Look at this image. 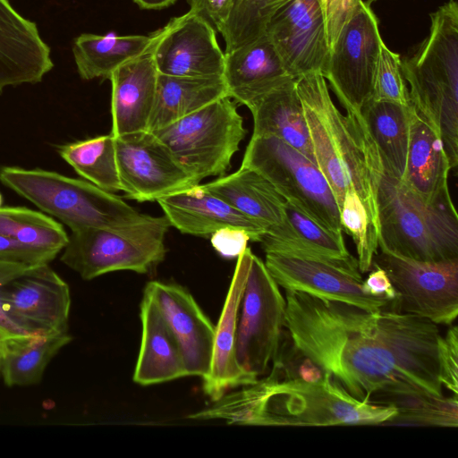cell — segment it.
<instances>
[{"label": "cell", "instance_id": "obj_2", "mask_svg": "<svg viewBox=\"0 0 458 458\" xmlns=\"http://www.w3.org/2000/svg\"><path fill=\"white\" fill-rule=\"evenodd\" d=\"M396 413L393 405L355 399L327 373L310 382L273 363L266 377L189 418L254 426H345L386 425Z\"/></svg>", "mask_w": 458, "mask_h": 458}, {"label": "cell", "instance_id": "obj_28", "mask_svg": "<svg viewBox=\"0 0 458 458\" xmlns=\"http://www.w3.org/2000/svg\"><path fill=\"white\" fill-rule=\"evenodd\" d=\"M201 186L246 216L260 224L266 233L287 221L286 201L257 172L241 166Z\"/></svg>", "mask_w": 458, "mask_h": 458}, {"label": "cell", "instance_id": "obj_46", "mask_svg": "<svg viewBox=\"0 0 458 458\" xmlns=\"http://www.w3.org/2000/svg\"><path fill=\"white\" fill-rule=\"evenodd\" d=\"M140 8L159 10L174 4L177 0H133Z\"/></svg>", "mask_w": 458, "mask_h": 458}, {"label": "cell", "instance_id": "obj_37", "mask_svg": "<svg viewBox=\"0 0 458 458\" xmlns=\"http://www.w3.org/2000/svg\"><path fill=\"white\" fill-rule=\"evenodd\" d=\"M339 215L343 231L354 242L360 272H369L372 269L373 258L378 250V237L361 199L353 190L345 192Z\"/></svg>", "mask_w": 458, "mask_h": 458}, {"label": "cell", "instance_id": "obj_8", "mask_svg": "<svg viewBox=\"0 0 458 458\" xmlns=\"http://www.w3.org/2000/svg\"><path fill=\"white\" fill-rule=\"evenodd\" d=\"M165 216H151L125 228H84L72 232L60 260L84 280L129 270L148 273L165 259Z\"/></svg>", "mask_w": 458, "mask_h": 458}, {"label": "cell", "instance_id": "obj_29", "mask_svg": "<svg viewBox=\"0 0 458 458\" xmlns=\"http://www.w3.org/2000/svg\"><path fill=\"white\" fill-rule=\"evenodd\" d=\"M228 97L223 77H177L158 73L147 131H154Z\"/></svg>", "mask_w": 458, "mask_h": 458}, {"label": "cell", "instance_id": "obj_36", "mask_svg": "<svg viewBox=\"0 0 458 458\" xmlns=\"http://www.w3.org/2000/svg\"><path fill=\"white\" fill-rule=\"evenodd\" d=\"M290 0H233L230 16L221 35L225 52L248 44L265 34L273 14Z\"/></svg>", "mask_w": 458, "mask_h": 458}, {"label": "cell", "instance_id": "obj_17", "mask_svg": "<svg viewBox=\"0 0 458 458\" xmlns=\"http://www.w3.org/2000/svg\"><path fill=\"white\" fill-rule=\"evenodd\" d=\"M265 265L284 290L300 291L371 310L388 308L392 301L384 296L365 293L360 281L324 262L266 253Z\"/></svg>", "mask_w": 458, "mask_h": 458}, {"label": "cell", "instance_id": "obj_39", "mask_svg": "<svg viewBox=\"0 0 458 458\" xmlns=\"http://www.w3.org/2000/svg\"><path fill=\"white\" fill-rule=\"evenodd\" d=\"M439 377L445 388L458 394V329L454 325L438 343Z\"/></svg>", "mask_w": 458, "mask_h": 458}, {"label": "cell", "instance_id": "obj_15", "mask_svg": "<svg viewBox=\"0 0 458 458\" xmlns=\"http://www.w3.org/2000/svg\"><path fill=\"white\" fill-rule=\"evenodd\" d=\"M149 52L160 74L177 77H223L225 53L216 31L191 11L172 18L151 33Z\"/></svg>", "mask_w": 458, "mask_h": 458}, {"label": "cell", "instance_id": "obj_12", "mask_svg": "<svg viewBox=\"0 0 458 458\" xmlns=\"http://www.w3.org/2000/svg\"><path fill=\"white\" fill-rule=\"evenodd\" d=\"M382 42L378 21L361 0L342 27L323 73L345 110H361L370 98Z\"/></svg>", "mask_w": 458, "mask_h": 458}, {"label": "cell", "instance_id": "obj_10", "mask_svg": "<svg viewBox=\"0 0 458 458\" xmlns=\"http://www.w3.org/2000/svg\"><path fill=\"white\" fill-rule=\"evenodd\" d=\"M373 265L387 274L396 297L388 309L451 326L458 315V258L426 261L377 250ZM373 267V266H372Z\"/></svg>", "mask_w": 458, "mask_h": 458}, {"label": "cell", "instance_id": "obj_22", "mask_svg": "<svg viewBox=\"0 0 458 458\" xmlns=\"http://www.w3.org/2000/svg\"><path fill=\"white\" fill-rule=\"evenodd\" d=\"M157 201L170 225L182 233L210 238L221 228L233 227L247 231L251 241L257 242L266 233L260 224L208 192L199 183Z\"/></svg>", "mask_w": 458, "mask_h": 458}, {"label": "cell", "instance_id": "obj_45", "mask_svg": "<svg viewBox=\"0 0 458 458\" xmlns=\"http://www.w3.org/2000/svg\"><path fill=\"white\" fill-rule=\"evenodd\" d=\"M368 277L361 282L365 293L372 296H384L393 301L396 297L395 290L386 271L378 266L373 265Z\"/></svg>", "mask_w": 458, "mask_h": 458}, {"label": "cell", "instance_id": "obj_14", "mask_svg": "<svg viewBox=\"0 0 458 458\" xmlns=\"http://www.w3.org/2000/svg\"><path fill=\"white\" fill-rule=\"evenodd\" d=\"M1 298L5 313L28 334L68 332L70 288L49 264L30 267L4 286Z\"/></svg>", "mask_w": 458, "mask_h": 458}, {"label": "cell", "instance_id": "obj_5", "mask_svg": "<svg viewBox=\"0 0 458 458\" xmlns=\"http://www.w3.org/2000/svg\"><path fill=\"white\" fill-rule=\"evenodd\" d=\"M378 249L419 260L458 258L454 205L428 203L384 171L377 191Z\"/></svg>", "mask_w": 458, "mask_h": 458}, {"label": "cell", "instance_id": "obj_44", "mask_svg": "<svg viewBox=\"0 0 458 458\" xmlns=\"http://www.w3.org/2000/svg\"><path fill=\"white\" fill-rule=\"evenodd\" d=\"M0 259L28 266H38L49 264L54 258L0 233Z\"/></svg>", "mask_w": 458, "mask_h": 458}, {"label": "cell", "instance_id": "obj_18", "mask_svg": "<svg viewBox=\"0 0 458 458\" xmlns=\"http://www.w3.org/2000/svg\"><path fill=\"white\" fill-rule=\"evenodd\" d=\"M144 293L157 305L175 335L187 376L203 378L210 367L215 326L192 295L179 284L151 281Z\"/></svg>", "mask_w": 458, "mask_h": 458}, {"label": "cell", "instance_id": "obj_9", "mask_svg": "<svg viewBox=\"0 0 458 458\" xmlns=\"http://www.w3.org/2000/svg\"><path fill=\"white\" fill-rule=\"evenodd\" d=\"M151 132L200 182L229 169L247 131L236 106L225 97Z\"/></svg>", "mask_w": 458, "mask_h": 458}, {"label": "cell", "instance_id": "obj_40", "mask_svg": "<svg viewBox=\"0 0 458 458\" xmlns=\"http://www.w3.org/2000/svg\"><path fill=\"white\" fill-rule=\"evenodd\" d=\"M30 267L32 266L0 259V342L31 335L15 324L5 313L1 298L4 286L25 272Z\"/></svg>", "mask_w": 458, "mask_h": 458}, {"label": "cell", "instance_id": "obj_33", "mask_svg": "<svg viewBox=\"0 0 458 458\" xmlns=\"http://www.w3.org/2000/svg\"><path fill=\"white\" fill-rule=\"evenodd\" d=\"M58 153L88 182L112 193L121 191L114 137L111 133L60 146Z\"/></svg>", "mask_w": 458, "mask_h": 458}, {"label": "cell", "instance_id": "obj_24", "mask_svg": "<svg viewBox=\"0 0 458 458\" xmlns=\"http://www.w3.org/2000/svg\"><path fill=\"white\" fill-rule=\"evenodd\" d=\"M157 76L149 48L112 73L109 80L112 84L111 134L114 137L147 131Z\"/></svg>", "mask_w": 458, "mask_h": 458}, {"label": "cell", "instance_id": "obj_21", "mask_svg": "<svg viewBox=\"0 0 458 458\" xmlns=\"http://www.w3.org/2000/svg\"><path fill=\"white\" fill-rule=\"evenodd\" d=\"M53 67L37 24L0 0V95L7 86L40 82Z\"/></svg>", "mask_w": 458, "mask_h": 458}, {"label": "cell", "instance_id": "obj_19", "mask_svg": "<svg viewBox=\"0 0 458 458\" xmlns=\"http://www.w3.org/2000/svg\"><path fill=\"white\" fill-rule=\"evenodd\" d=\"M285 224L261 237L265 253L324 262L362 282L357 259L349 253L343 234L321 226L287 202Z\"/></svg>", "mask_w": 458, "mask_h": 458}, {"label": "cell", "instance_id": "obj_26", "mask_svg": "<svg viewBox=\"0 0 458 458\" xmlns=\"http://www.w3.org/2000/svg\"><path fill=\"white\" fill-rule=\"evenodd\" d=\"M451 170L439 134L415 112L402 182L426 202L452 206L448 187Z\"/></svg>", "mask_w": 458, "mask_h": 458}, {"label": "cell", "instance_id": "obj_11", "mask_svg": "<svg viewBox=\"0 0 458 458\" xmlns=\"http://www.w3.org/2000/svg\"><path fill=\"white\" fill-rule=\"evenodd\" d=\"M285 305L265 262L253 254L238 316L236 358L241 368L257 378L267 372L280 346Z\"/></svg>", "mask_w": 458, "mask_h": 458}, {"label": "cell", "instance_id": "obj_32", "mask_svg": "<svg viewBox=\"0 0 458 458\" xmlns=\"http://www.w3.org/2000/svg\"><path fill=\"white\" fill-rule=\"evenodd\" d=\"M72 339L65 332L4 341L0 369L4 383L10 387L38 384L48 363Z\"/></svg>", "mask_w": 458, "mask_h": 458}, {"label": "cell", "instance_id": "obj_43", "mask_svg": "<svg viewBox=\"0 0 458 458\" xmlns=\"http://www.w3.org/2000/svg\"><path fill=\"white\" fill-rule=\"evenodd\" d=\"M249 241L251 237L247 231L233 227L221 228L210 236L213 248L226 259L238 258L247 249Z\"/></svg>", "mask_w": 458, "mask_h": 458}, {"label": "cell", "instance_id": "obj_47", "mask_svg": "<svg viewBox=\"0 0 458 458\" xmlns=\"http://www.w3.org/2000/svg\"><path fill=\"white\" fill-rule=\"evenodd\" d=\"M2 358H3V342H0V369H1V364H2Z\"/></svg>", "mask_w": 458, "mask_h": 458}, {"label": "cell", "instance_id": "obj_16", "mask_svg": "<svg viewBox=\"0 0 458 458\" xmlns=\"http://www.w3.org/2000/svg\"><path fill=\"white\" fill-rule=\"evenodd\" d=\"M265 33L293 79L323 75L330 47L320 0H290L273 14Z\"/></svg>", "mask_w": 458, "mask_h": 458}, {"label": "cell", "instance_id": "obj_41", "mask_svg": "<svg viewBox=\"0 0 458 458\" xmlns=\"http://www.w3.org/2000/svg\"><path fill=\"white\" fill-rule=\"evenodd\" d=\"M361 0H320L331 49L337 36Z\"/></svg>", "mask_w": 458, "mask_h": 458}, {"label": "cell", "instance_id": "obj_4", "mask_svg": "<svg viewBox=\"0 0 458 458\" xmlns=\"http://www.w3.org/2000/svg\"><path fill=\"white\" fill-rule=\"evenodd\" d=\"M428 37L401 61L416 114L440 136L451 169L458 165V4L449 0L430 13Z\"/></svg>", "mask_w": 458, "mask_h": 458}, {"label": "cell", "instance_id": "obj_20", "mask_svg": "<svg viewBox=\"0 0 458 458\" xmlns=\"http://www.w3.org/2000/svg\"><path fill=\"white\" fill-rule=\"evenodd\" d=\"M253 254L247 247L237 258L223 310L215 327L210 367L203 377V390L214 402L230 389L251 385L259 379L246 373L236 358L238 314Z\"/></svg>", "mask_w": 458, "mask_h": 458}, {"label": "cell", "instance_id": "obj_49", "mask_svg": "<svg viewBox=\"0 0 458 458\" xmlns=\"http://www.w3.org/2000/svg\"><path fill=\"white\" fill-rule=\"evenodd\" d=\"M369 3L372 2V1H376V0H367Z\"/></svg>", "mask_w": 458, "mask_h": 458}, {"label": "cell", "instance_id": "obj_23", "mask_svg": "<svg viewBox=\"0 0 458 458\" xmlns=\"http://www.w3.org/2000/svg\"><path fill=\"white\" fill-rule=\"evenodd\" d=\"M223 79L228 97L248 106L259 97L293 78L287 72L274 44L265 33L225 53Z\"/></svg>", "mask_w": 458, "mask_h": 458}, {"label": "cell", "instance_id": "obj_31", "mask_svg": "<svg viewBox=\"0 0 458 458\" xmlns=\"http://www.w3.org/2000/svg\"><path fill=\"white\" fill-rule=\"evenodd\" d=\"M152 35L119 36L82 33L74 38L72 54L82 80L108 79L126 62L147 52Z\"/></svg>", "mask_w": 458, "mask_h": 458}, {"label": "cell", "instance_id": "obj_35", "mask_svg": "<svg viewBox=\"0 0 458 458\" xmlns=\"http://www.w3.org/2000/svg\"><path fill=\"white\" fill-rule=\"evenodd\" d=\"M396 415L386 425L458 426V401L456 396H435L419 394L397 396L391 399Z\"/></svg>", "mask_w": 458, "mask_h": 458}, {"label": "cell", "instance_id": "obj_3", "mask_svg": "<svg viewBox=\"0 0 458 458\" xmlns=\"http://www.w3.org/2000/svg\"><path fill=\"white\" fill-rule=\"evenodd\" d=\"M315 164L327 179L340 209L353 190L361 199L374 231L379 233L377 191L384 164L361 110L342 114L318 72L296 79Z\"/></svg>", "mask_w": 458, "mask_h": 458}, {"label": "cell", "instance_id": "obj_27", "mask_svg": "<svg viewBox=\"0 0 458 458\" xmlns=\"http://www.w3.org/2000/svg\"><path fill=\"white\" fill-rule=\"evenodd\" d=\"M253 118L252 135H272L315 163L312 145L296 79H291L253 100L247 106Z\"/></svg>", "mask_w": 458, "mask_h": 458}, {"label": "cell", "instance_id": "obj_34", "mask_svg": "<svg viewBox=\"0 0 458 458\" xmlns=\"http://www.w3.org/2000/svg\"><path fill=\"white\" fill-rule=\"evenodd\" d=\"M0 233L54 259L64 250L69 237L62 224L43 212L24 207L0 208Z\"/></svg>", "mask_w": 458, "mask_h": 458}, {"label": "cell", "instance_id": "obj_6", "mask_svg": "<svg viewBox=\"0 0 458 458\" xmlns=\"http://www.w3.org/2000/svg\"><path fill=\"white\" fill-rule=\"evenodd\" d=\"M0 182L72 232L91 227L125 228L151 218L114 193L52 171L4 166Z\"/></svg>", "mask_w": 458, "mask_h": 458}, {"label": "cell", "instance_id": "obj_38", "mask_svg": "<svg viewBox=\"0 0 458 458\" xmlns=\"http://www.w3.org/2000/svg\"><path fill=\"white\" fill-rule=\"evenodd\" d=\"M370 98L410 106L409 90L401 69V57L381 43Z\"/></svg>", "mask_w": 458, "mask_h": 458}, {"label": "cell", "instance_id": "obj_30", "mask_svg": "<svg viewBox=\"0 0 458 458\" xmlns=\"http://www.w3.org/2000/svg\"><path fill=\"white\" fill-rule=\"evenodd\" d=\"M361 114L379 150L384 171L403 181L415 110L410 106L369 98Z\"/></svg>", "mask_w": 458, "mask_h": 458}, {"label": "cell", "instance_id": "obj_48", "mask_svg": "<svg viewBox=\"0 0 458 458\" xmlns=\"http://www.w3.org/2000/svg\"><path fill=\"white\" fill-rule=\"evenodd\" d=\"M2 203H3V197H2V194L0 192V208L2 207Z\"/></svg>", "mask_w": 458, "mask_h": 458}, {"label": "cell", "instance_id": "obj_25", "mask_svg": "<svg viewBox=\"0 0 458 458\" xmlns=\"http://www.w3.org/2000/svg\"><path fill=\"white\" fill-rule=\"evenodd\" d=\"M142 336L133 374L141 386L187 376L178 340L154 301L144 293L140 303Z\"/></svg>", "mask_w": 458, "mask_h": 458}, {"label": "cell", "instance_id": "obj_42", "mask_svg": "<svg viewBox=\"0 0 458 458\" xmlns=\"http://www.w3.org/2000/svg\"><path fill=\"white\" fill-rule=\"evenodd\" d=\"M190 11L204 20L216 32H222L230 16L233 0H186Z\"/></svg>", "mask_w": 458, "mask_h": 458}, {"label": "cell", "instance_id": "obj_1", "mask_svg": "<svg viewBox=\"0 0 458 458\" xmlns=\"http://www.w3.org/2000/svg\"><path fill=\"white\" fill-rule=\"evenodd\" d=\"M284 299L293 347L355 399L387 404L402 395L443 396L437 324L294 290Z\"/></svg>", "mask_w": 458, "mask_h": 458}, {"label": "cell", "instance_id": "obj_13", "mask_svg": "<svg viewBox=\"0 0 458 458\" xmlns=\"http://www.w3.org/2000/svg\"><path fill=\"white\" fill-rule=\"evenodd\" d=\"M121 191L140 202L154 201L199 182L151 131L114 137Z\"/></svg>", "mask_w": 458, "mask_h": 458}, {"label": "cell", "instance_id": "obj_7", "mask_svg": "<svg viewBox=\"0 0 458 458\" xmlns=\"http://www.w3.org/2000/svg\"><path fill=\"white\" fill-rule=\"evenodd\" d=\"M264 177L284 200L327 230L343 234L339 208L327 179L301 152L272 135H252L242 165Z\"/></svg>", "mask_w": 458, "mask_h": 458}]
</instances>
